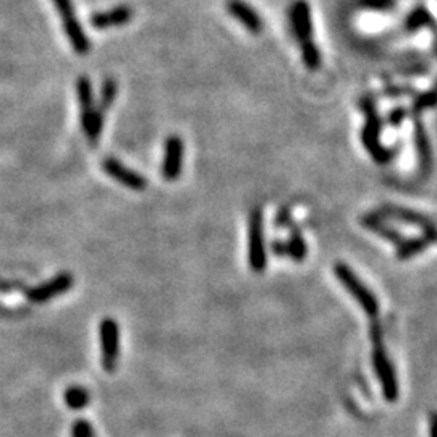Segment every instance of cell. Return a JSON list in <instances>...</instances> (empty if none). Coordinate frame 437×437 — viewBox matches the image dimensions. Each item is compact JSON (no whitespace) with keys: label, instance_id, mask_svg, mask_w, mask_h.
I'll return each instance as SVG.
<instances>
[{"label":"cell","instance_id":"cell-1","mask_svg":"<svg viewBox=\"0 0 437 437\" xmlns=\"http://www.w3.org/2000/svg\"><path fill=\"white\" fill-rule=\"evenodd\" d=\"M359 109L364 115H366V121L361 130V143L364 149L368 151V154L374 159V162L377 164H387L397 155V148H386L381 143V133L384 130V121L381 115L377 114L376 107V97L372 94L363 96L358 102Z\"/></svg>","mask_w":437,"mask_h":437},{"label":"cell","instance_id":"cell-2","mask_svg":"<svg viewBox=\"0 0 437 437\" xmlns=\"http://www.w3.org/2000/svg\"><path fill=\"white\" fill-rule=\"evenodd\" d=\"M76 96L78 104H80L83 131L86 133L89 144L97 146L102 133V125H104V114L99 110V107H96L94 96H92V85L89 78L85 75H81L76 80Z\"/></svg>","mask_w":437,"mask_h":437},{"label":"cell","instance_id":"cell-3","mask_svg":"<svg viewBox=\"0 0 437 437\" xmlns=\"http://www.w3.org/2000/svg\"><path fill=\"white\" fill-rule=\"evenodd\" d=\"M248 262L252 272L261 274L267 267L264 243V217L261 207H252L248 218Z\"/></svg>","mask_w":437,"mask_h":437},{"label":"cell","instance_id":"cell-4","mask_svg":"<svg viewBox=\"0 0 437 437\" xmlns=\"http://www.w3.org/2000/svg\"><path fill=\"white\" fill-rule=\"evenodd\" d=\"M334 272L340 284L358 301L364 313L374 318L379 313V301L372 291L363 284V280L347 264H343V262H337L334 267Z\"/></svg>","mask_w":437,"mask_h":437},{"label":"cell","instance_id":"cell-5","mask_svg":"<svg viewBox=\"0 0 437 437\" xmlns=\"http://www.w3.org/2000/svg\"><path fill=\"white\" fill-rule=\"evenodd\" d=\"M52 2L55 5L58 15L62 17L63 31H65L73 51H75L78 55H87L91 49V42L89 39H87L86 31L81 26L80 19L76 17L73 0H52Z\"/></svg>","mask_w":437,"mask_h":437},{"label":"cell","instance_id":"cell-6","mask_svg":"<svg viewBox=\"0 0 437 437\" xmlns=\"http://www.w3.org/2000/svg\"><path fill=\"white\" fill-rule=\"evenodd\" d=\"M372 364H374V371H376V376L381 382V388L384 397H386L387 402H397L398 398V381L395 376V369H393L391 358L386 350H384V345L381 342H374V350H372Z\"/></svg>","mask_w":437,"mask_h":437},{"label":"cell","instance_id":"cell-7","mask_svg":"<svg viewBox=\"0 0 437 437\" xmlns=\"http://www.w3.org/2000/svg\"><path fill=\"white\" fill-rule=\"evenodd\" d=\"M99 339H101V358L102 368L107 372H114L119 361L120 352V329L115 319L104 318L99 325Z\"/></svg>","mask_w":437,"mask_h":437},{"label":"cell","instance_id":"cell-8","mask_svg":"<svg viewBox=\"0 0 437 437\" xmlns=\"http://www.w3.org/2000/svg\"><path fill=\"white\" fill-rule=\"evenodd\" d=\"M75 284V277H73L70 272H60V274L52 277L51 280L44 282L41 285L33 286V289L26 290V298L31 301V303H46V301H51L52 298H57L68 291Z\"/></svg>","mask_w":437,"mask_h":437},{"label":"cell","instance_id":"cell-9","mask_svg":"<svg viewBox=\"0 0 437 437\" xmlns=\"http://www.w3.org/2000/svg\"><path fill=\"white\" fill-rule=\"evenodd\" d=\"M185 146L178 135H170L164 144V160L160 172L167 182H177L183 169Z\"/></svg>","mask_w":437,"mask_h":437},{"label":"cell","instance_id":"cell-10","mask_svg":"<svg viewBox=\"0 0 437 437\" xmlns=\"http://www.w3.org/2000/svg\"><path fill=\"white\" fill-rule=\"evenodd\" d=\"M102 170L110 178H114L117 183L123 185V187L133 189V191H143V189L148 188V180H146L144 175L128 169L115 157H107L102 160Z\"/></svg>","mask_w":437,"mask_h":437},{"label":"cell","instance_id":"cell-11","mask_svg":"<svg viewBox=\"0 0 437 437\" xmlns=\"http://www.w3.org/2000/svg\"><path fill=\"white\" fill-rule=\"evenodd\" d=\"M376 212L382 218H392V221L408 223V225L420 227L422 232L434 230V228H437L436 222L427 216H425V214L411 211V209L395 206V204H382V206L379 207Z\"/></svg>","mask_w":437,"mask_h":437},{"label":"cell","instance_id":"cell-12","mask_svg":"<svg viewBox=\"0 0 437 437\" xmlns=\"http://www.w3.org/2000/svg\"><path fill=\"white\" fill-rule=\"evenodd\" d=\"M290 26L293 36L300 44L311 41L313 36V19H311V8L306 0H295L289 10Z\"/></svg>","mask_w":437,"mask_h":437},{"label":"cell","instance_id":"cell-13","mask_svg":"<svg viewBox=\"0 0 437 437\" xmlns=\"http://www.w3.org/2000/svg\"><path fill=\"white\" fill-rule=\"evenodd\" d=\"M413 125H415V128H413V136H415V148L418 162H420V170L422 177H427L432 170L431 143L429 138H427L425 123H422L420 115H413Z\"/></svg>","mask_w":437,"mask_h":437},{"label":"cell","instance_id":"cell-14","mask_svg":"<svg viewBox=\"0 0 437 437\" xmlns=\"http://www.w3.org/2000/svg\"><path fill=\"white\" fill-rule=\"evenodd\" d=\"M135 17V10L130 5H117V7L105 10V12L94 13L89 19L91 26L94 29H109L123 26Z\"/></svg>","mask_w":437,"mask_h":437},{"label":"cell","instance_id":"cell-15","mask_svg":"<svg viewBox=\"0 0 437 437\" xmlns=\"http://www.w3.org/2000/svg\"><path fill=\"white\" fill-rule=\"evenodd\" d=\"M225 8L237 22H240L243 26L248 29V31L252 34L261 33L262 19L251 5L243 2V0H227Z\"/></svg>","mask_w":437,"mask_h":437},{"label":"cell","instance_id":"cell-16","mask_svg":"<svg viewBox=\"0 0 437 437\" xmlns=\"http://www.w3.org/2000/svg\"><path fill=\"white\" fill-rule=\"evenodd\" d=\"M359 223H361L364 228H368L369 232L376 233V235L384 238V240L393 243V245H398V243L403 240L402 233L388 225V223L386 222V218H382L377 212L363 214L361 218H359Z\"/></svg>","mask_w":437,"mask_h":437},{"label":"cell","instance_id":"cell-17","mask_svg":"<svg viewBox=\"0 0 437 437\" xmlns=\"http://www.w3.org/2000/svg\"><path fill=\"white\" fill-rule=\"evenodd\" d=\"M431 243H437V228L425 232L422 237L408 238V240L403 238V240L397 245V259L400 261L411 259V257L418 255V252L425 251Z\"/></svg>","mask_w":437,"mask_h":437},{"label":"cell","instance_id":"cell-18","mask_svg":"<svg viewBox=\"0 0 437 437\" xmlns=\"http://www.w3.org/2000/svg\"><path fill=\"white\" fill-rule=\"evenodd\" d=\"M421 28H429L431 31L436 34L434 49L437 52V22L425 5H420V7L413 10V12L405 18V23H403V29H405L406 33H416L420 31Z\"/></svg>","mask_w":437,"mask_h":437},{"label":"cell","instance_id":"cell-19","mask_svg":"<svg viewBox=\"0 0 437 437\" xmlns=\"http://www.w3.org/2000/svg\"><path fill=\"white\" fill-rule=\"evenodd\" d=\"M286 250H289V257L295 262H303L306 259V255H308V246H306L305 238L301 235L300 228L293 225V223L290 225V237L289 241H286Z\"/></svg>","mask_w":437,"mask_h":437},{"label":"cell","instance_id":"cell-20","mask_svg":"<svg viewBox=\"0 0 437 437\" xmlns=\"http://www.w3.org/2000/svg\"><path fill=\"white\" fill-rule=\"evenodd\" d=\"M63 400L70 410H83L89 405V392L80 386H71L63 393Z\"/></svg>","mask_w":437,"mask_h":437},{"label":"cell","instance_id":"cell-21","mask_svg":"<svg viewBox=\"0 0 437 437\" xmlns=\"http://www.w3.org/2000/svg\"><path fill=\"white\" fill-rule=\"evenodd\" d=\"M117 92H119V85H117L115 78H107V80H104L101 87V99H99V110L102 112V114L112 109V105H114V101L117 97Z\"/></svg>","mask_w":437,"mask_h":437},{"label":"cell","instance_id":"cell-22","mask_svg":"<svg viewBox=\"0 0 437 437\" xmlns=\"http://www.w3.org/2000/svg\"><path fill=\"white\" fill-rule=\"evenodd\" d=\"M301 57H303V63L308 70L316 71L320 68V52L313 41L301 44Z\"/></svg>","mask_w":437,"mask_h":437},{"label":"cell","instance_id":"cell-23","mask_svg":"<svg viewBox=\"0 0 437 437\" xmlns=\"http://www.w3.org/2000/svg\"><path fill=\"white\" fill-rule=\"evenodd\" d=\"M432 107H437V89H434V87L415 96V101H413L411 105V114L420 115L422 110L432 109Z\"/></svg>","mask_w":437,"mask_h":437},{"label":"cell","instance_id":"cell-24","mask_svg":"<svg viewBox=\"0 0 437 437\" xmlns=\"http://www.w3.org/2000/svg\"><path fill=\"white\" fill-rule=\"evenodd\" d=\"M397 0H357V5L363 10L371 12H388L393 8Z\"/></svg>","mask_w":437,"mask_h":437},{"label":"cell","instance_id":"cell-25","mask_svg":"<svg viewBox=\"0 0 437 437\" xmlns=\"http://www.w3.org/2000/svg\"><path fill=\"white\" fill-rule=\"evenodd\" d=\"M406 117H408L406 107L398 105L395 107V109H392L391 112H388L387 121H388V125L393 126V128H397V126H400L403 123V120H405Z\"/></svg>","mask_w":437,"mask_h":437},{"label":"cell","instance_id":"cell-26","mask_svg":"<svg viewBox=\"0 0 437 437\" xmlns=\"http://www.w3.org/2000/svg\"><path fill=\"white\" fill-rule=\"evenodd\" d=\"M384 96L387 97H400V96H416L418 92L411 86H387L382 91Z\"/></svg>","mask_w":437,"mask_h":437},{"label":"cell","instance_id":"cell-27","mask_svg":"<svg viewBox=\"0 0 437 437\" xmlns=\"http://www.w3.org/2000/svg\"><path fill=\"white\" fill-rule=\"evenodd\" d=\"M274 223H275V227H279V228H286L293 223L291 222V211L289 206H284L282 209H279V212H277V216L274 218Z\"/></svg>","mask_w":437,"mask_h":437},{"label":"cell","instance_id":"cell-28","mask_svg":"<svg viewBox=\"0 0 437 437\" xmlns=\"http://www.w3.org/2000/svg\"><path fill=\"white\" fill-rule=\"evenodd\" d=\"M271 251L274 252L277 257H289V250H286V241L284 240H272L271 243Z\"/></svg>","mask_w":437,"mask_h":437},{"label":"cell","instance_id":"cell-29","mask_svg":"<svg viewBox=\"0 0 437 437\" xmlns=\"http://www.w3.org/2000/svg\"><path fill=\"white\" fill-rule=\"evenodd\" d=\"M429 436L437 437V411H432L429 415Z\"/></svg>","mask_w":437,"mask_h":437},{"label":"cell","instance_id":"cell-30","mask_svg":"<svg viewBox=\"0 0 437 437\" xmlns=\"http://www.w3.org/2000/svg\"><path fill=\"white\" fill-rule=\"evenodd\" d=\"M19 284H10L8 280H2L0 279V291H10L13 289H18Z\"/></svg>","mask_w":437,"mask_h":437},{"label":"cell","instance_id":"cell-31","mask_svg":"<svg viewBox=\"0 0 437 437\" xmlns=\"http://www.w3.org/2000/svg\"><path fill=\"white\" fill-rule=\"evenodd\" d=\"M434 89H437V83H436V86H434Z\"/></svg>","mask_w":437,"mask_h":437},{"label":"cell","instance_id":"cell-32","mask_svg":"<svg viewBox=\"0 0 437 437\" xmlns=\"http://www.w3.org/2000/svg\"><path fill=\"white\" fill-rule=\"evenodd\" d=\"M89 437H96V436H94V434H92V436H89Z\"/></svg>","mask_w":437,"mask_h":437}]
</instances>
